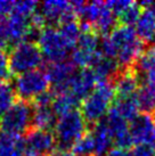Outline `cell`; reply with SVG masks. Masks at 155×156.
<instances>
[{
    "label": "cell",
    "instance_id": "5b68a950",
    "mask_svg": "<svg viewBox=\"0 0 155 156\" xmlns=\"http://www.w3.org/2000/svg\"><path fill=\"white\" fill-rule=\"evenodd\" d=\"M33 111L32 103L16 99L12 107L0 117V131L18 136L24 134L32 128Z\"/></svg>",
    "mask_w": 155,
    "mask_h": 156
},
{
    "label": "cell",
    "instance_id": "4316f807",
    "mask_svg": "<svg viewBox=\"0 0 155 156\" xmlns=\"http://www.w3.org/2000/svg\"><path fill=\"white\" fill-rule=\"evenodd\" d=\"M98 51L100 55L105 58H113L116 59V49L115 46L111 40L110 35L105 37H99V44H98Z\"/></svg>",
    "mask_w": 155,
    "mask_h": 156
},
{
    "label": "cell",
    "instance_id": "8fae6325",
    "mask_svg": "<svg viewBox=\"0 0 155 156\" xmlns=\"http://www.w3.org/2000/svg\"><path fill=\"white\" fill-rule=\"evenodd\" d=\"M155 128V119L153 115L138 114L129 123V132L134 145L150 144Z\"/></svg>",
    "mask_w": 155,
    "mask_h": 156
},
{
    "label": "cell",
    "instance_id": "ba28073f",
    "mask_svg": "<svg viewBox=\"0 0 155 156\" xmlns=\"http://www.w3.org/2000/svg\"><path fill=\"white\" fill-rule=\"evenodd\" d=\"M77 69L73 62L67 59L48 64L46 67V74L50 82V90L55 96L69 92L72 78L78 72Z\"/></svg>",
    "mask_w": 155,
    "mask_h": 156
},
{
    "label": "cell",
    "instance_id": "5bb4252c",
    "mask_svg": "<svg viewBox=\"0 0 155 156\" xmlns=\"http://www.w3.org/2000/svg\"><path fill=\"white\" fill-rule=\"evenodd\" d=\"M90 132L94 138V156H106L112 149L113 138L104 119L91 128Z\"/></svg>",
    "mask_w": 155,
    "mask_h": 156
},
{
    "label": "cell",
    "instance_id": "8992f818",
    "mask_svg": "<svg viewBox=\"0 0 155 156\" xmlns=\"http://www.w3.org/2000/svg\"><path fill=\"white\" fill-rule=\"evenodd\" d=\"M50 89V82L46 72L42 69H34L15 78L14 90L16 98L27 103L33 100Z\"/></svg>",
    "mask_w": 155,
    "mask_h": 156
},
{
    "label": "cell",
    "instance_id": "7a4b0ae2",
    "mask_svg": "<svg viewBox=\"0 0 155 156\" xmlns=\"http://www.w3.org/2000/svg\"><path fill=\"white\" fill-rule=\"evenodd\" d=\"M116 49V61L121 67H131L146 51V44L138 38L134 26H116L110 35Z\"/></svg>",
    "mask_w": 155,
    "mask_h": 156
},
{
    "label": "cell",
    "instance_id": "83f0119b",
    "mask_svg": "<svg viewBox=\"0 0 155 156\" xmlns=\"http://www.w3.org/2000/svg\"><path fill=\"white\" fill-rule=\"evenodd\" d=\"M12 78V73L9 69L8 55L7 51L0 49V81H8Z\"/></svg>",
    "mask_w": 155,
    "mask_h": 156
},
{
    "label": "cell",
    "instance_id": "d6a6232c",
    "mask_svg": "<svg viewBox=\"0 0 155 156\" xmlns=\"http://www.w3.org/2000/svg\"><path fill=\"white\" fill-rule=\"evenodd\" d=\"M50 156H73L71 151H62V149H55L50 154Z\"/></svg>",
    "mask_w": 155,
    "mask_h": 156
},
{
    "label": "cell",
    "instance_id": "ac0fdd59",
    "mask_svg": "<svg viewBox=\"0 0 155 156\" xmlns=\"http://www.w3.org/2000/svg\"><path fill=\"white\" fill-rule=\"evenodd\" d=\"M91 69L95 72L97 82L98 81H110V82H112L123 67H121L116 59L100 57L99 61Z\"/></svg>",
    "mask_w": 155,
    "mask_h": 156
},
{
    "label": "cell",
    "instance_id": "4fadbf2b",
    "mask_svg": "<svg viewBox=\"0 0 155 156\" xmlns=\"http://www.w3.org/2000/svg\"><path fill=\"white\" fill-rule=\"evenodd\" d=\"M71 12H73L71 2L63 0H52L40 4V14L46 20L47 26L58 25L60 20Z\"/></svg>",
    "mask_w": 155,
    "mask_h": 156
},
{
    "label": "cell",
    "instance_id": "7c38bea8",
    "mask_svg": "<svg viewBox=\"0 0 155 156\" xmlns=\"http://www.w3.org/2000/svg\"><path fill=\"white\" fill-rule=\"evenodd\" d=\"M115 95L117 97H132L139 88L138 75L132 67L122 69L116 78L112 81Z\"/></svg>",
    "mask_w": 155,
    "mask_h": 156
},
{
    "label": "cell",
    "instance_id": "1f68e13d",
    "mask_svg": "<svg viewBox=\"0 0 155 156\" xmlns=\"http://www.w3.org/2000/svg\"><path fill=\"white\" fill-rule=\"evenodd\" d=\"M106 156H132V155H131V152H129L128 149H122V148L115 147V148H112L107 153Z\"/></svg>",
    "mask_w": 155,
    "mask_h": 156
},
{
    "label": "cell",
    "instance_id": "277c9868",
    "mask_svg": "<svg viewBox=\"0 0 155 156\" xmlns=\"http://www.w3.org/2000/svg\"><path fill=\"white\" fill-rule=\"evenodd\" d=\"M43 55L38 44L23 41L9 49L8 64L12 75L18 76L38 69L42 64Z\"/></svg>",
    "mask_w": 155,
    "mask_h": 156
},
{
    "label": "cell",
    "instance_id": "30bf717a",
    "mask_svg": "<svg viewBox=\"0 0 155 156\" xmlns=\"http://www.w3.org/2000/svg\"><path fill=\"white\" fill-rule=\"evenodd\" d=\"M97 84V78L92 69H82L77 72L72 78L70 84L69 94L73 96L77 100L82 103L92 91Z\"/></svg>",
    "mask_w": 155,
    "mask_h": 156
},
{
    "label": "cell",
    "instance_id": "44dd1931",
    "mask_svg": "<svg viewBox=\"0 0 155 156\" xmlns=\"http://www.w3.org/2000/svg\"><path fill=\"white\" fill-rule=\"evenodd\" d=\"M117 22H119L117 17L113 14V12L108 8L106 2H105L103 10L99 15L98 20L96 21V23L92 26V29H94L96 34L100 35V37L110 35L116 29Z\"/></svg>",
    "mask_w": 155,
    "mask_h": 156
},
{
    "label": "cell",
    "instance_id": "cb8c5ba5",
    "mask_svg": "<svg viewBox=\"0 0 155 156\" xmlns=\"http://www.w3.org/2000/svg\"><path fill=\"white\" fill-rule=\"evenodd\" d=\"M71 153L73 156H94V138L90 130L74 144Z\"/></svg>",
    "mask_w": 155,
    "mask_h": 156
},
{
    "label": "cell",
    "instance_id": "ffe728a7",
    "mask_svg": "<svg viewBox=\"0 0 155 156\" xmlns=\"http://www.w3.org/2000/svg\"><path fill=\"white\" fill-rule=\"evenodd\" d=\"M120 116H122L125 121H132L138 115L139 107H138L136 96L132 97H115L111 106Z\"/></svg>",
    "mask_w": 155,
    "mask_h": 156
},
{
    "label": "cell",
    "instance_id": "d6986e66",
    "mask_svg": "<svg viewBox=\"0 0 155 156\" xmlns=\"http://www.w3.org/2000/svg\"><path fill=\"white\" fill-rule=\"evenodd\" d=\"M33 120L32 126L37 129L47 131H54V128L57 123V115L54 113L52 106L35 107L33 106Z\"/></svg>",
    "mask_w": 155,
    "mask_h": 156
},
{
    "label": "cell",
    "instance_id": "6da1fadb",
    "mask_svg": "<svg viewBox=\"0 0 155 156\" xmlns=\"http://www.w3.org/2000/svg\"><path fill=\"white\" fill-rule=\"evenodd\" d=\"M115 90L110 81H98L95 90L81 103V114L88 128H92L96 123L106 116L115 99Z\"/></svg>",
    "mask_w": 155,
    "mask_h": 156
},
{
    "label": "cell",
    "instance_id": "2e32d148",
    "mask_svg": "<svg viewBox=\"0 0 155 156\" xmlns=\"http://www.w3.org/2000/svg\"><path fill=\"white\" fill-rule=\"evenodd\" d=\"M0 156H25L24 138L0 131Z\"/></svg>",
    "mask_w": 155,
    "mask_h": 156
},
{
    "label": "cell",
    "instance_id": "484cf974",
    "mask_svg": "<svg viewBox=\"0 0 155 156\" xmlns=\"http://www.w3.org/2000/svg\"><path fill=\"white\" fill-rule=\"evenodd\" d=\"M142 9L138 6L137 2H132L128 8L125 9L123 13L121 14L120 16L117 17L119 22L122 25L125 26H134L137 24L138 20L140 17Z\"/></svg>",
    "mask_w": 155,
    "mask_h": 156
},
{
    "label": "cell",
    "instance_id": "e0dca14e",
    "mask_svg": "<svg viewBox=\"0 0 155 156\" xmlns=\"http://www.w3.org/2000/svg\"><path fill=\"white\" fill-rule=\"evenodd\" d=\"M135 96L140 112L155 115V82L140 83Z\"/></svg>",
    "mask_w": 155,
    "mask_h": 156
},
{
    "label": "cell",
    "instance_id": "9c48e42d",
    "mask_svg": "<svg viewBox=\"0 0 155 156\" xmlns=\"http://www.w3.org/2000/svg\"><path fill=\"white\" fill-rule=\"evenodd\" d=\"M25 154L33 155H47L52 154L57 148V141L54 131H47L31 128L24 133Z\"/></svg>",
    "mask_w": 155,
    "mask_h": 156
},
{
    "label": "cell",
    "instance_id": "d590c367",
    "mask_svg": "<svg viewBox=\"0 0 155 156\" xmlns=\"http://www.w3.org/2000/svg\"><path fill=\"white\" fill-rule=\"evenodd\" d=\"M25 156H45V155H33V154H25Z\"/></svg>",
    "mask_w": 155,
    "mask_h": 156
},
{
    "label": "cell",
    "instance_id": "9a60e30c",
    "mask_svg": "<svg viewBox=\"0 0 155 156\" xmlns=\"http://www.w3.org/2000/svg\"><path fill=\"white\" fill-rule=\"evenodd\" d=\"M135 30L138 38L145 44L155 40V12L152 7L142 9Z\"/></svg>",
    "mask_w": 155,
    "mask_h": 156
},
{
    "label": "cell",
    "instance_id": "3957f363",
    "mask_svg": "<svg viewBox=\"0 0 155 156\" xmlns=\"http://www.w3.org/2000/svg\"><path fill=\"white\" fill-rule=\"evenodd\" d=\"M87 128L86 121L81 112L78 109L59 116L54 128V134L57 141L56 149L71 151L74 144L88 132Z\"/></svg>",
    "mask_w": 155,
    "mask_h": 156
},
{
    "label": "cell",
    "instance_id": "7402d4cb",
    "mask_svg": "<svg viewBox=\"0 0 155 156\" xmlns=\"http://www.w3.org/2000/svg\"><path fill=\"white\" fill-rule=\"evenodd\" d=\"M79 104H80L79 100L75 99L71 94L66 92V94H60V95L55 96L52 108L57 116H63L72 111H75Z\"/></svg>",
    "mask_w": 155,
    "mask_h": 156
},
{
    "label": "cell",
    "instance_id": "52a82bcc",
    "mask_svg": "<svg viewBox=\"0 0 155 156\" xmlns=\"http://www.w3.org/2000/svg\"><path fill=\"white\" fill-rule=\"evenodd\" d=\"M38 46L49 63L66 61L67 54L71 50L55 26H46L43 29L39 38Z\"/></svg>",
    "mask_w": 155,
    "mask_h": 156
},
{
    "label": "cell",
    "instance_id": "e575fe53",
    "mask_svg": "<svg viewBox=\"0 0 155 156\" xmlns=\"http://www.w3.org/2000/svg\"><path fill=\"white\" fill-rule=\"evenodd\" d=\"M150 49H151L152 51H153V52H154V54H155V40H154V41H153V42H152V47L150 48Z\"/></svg>",
    "mask_w": 155,
    "mask_h": 156
},
{
    "label": "cell",
    "instance_id": "4dcf8cb0",
    "mask_svg": "<svg viewBox=\"0 0 155 156\" xmlns=\"http://www.w3.org/2000/svg\"><path fill=\"white\" fill-rule=\"evenodd\" d=\"M13 6H14L13 1H5V0H0V18L7 17V15L12 13V10H13Z\"/></svg>",
    "mask_w": 155,
    "mask_h": 156
},
{
    "label": "cell",
    "instance_id": "d4e9b609",
    "mask_svg": "<svg viewBox=\"0 0 155 156\" xmlns=\"http://www.w3.org/2000/svg\"><path fill=\"white\" fill-rule=\"evenodd\" d=\"M39 4L37 1H32V0H24V1H17L14 2L13 10L10 14L21 16L23 18L30 20L32 15L38 12Z\"/></svg>",
    "mask_w": 155,
    "mask_h": 156
},
{
    "label": "cell",
    "instance_id": "836d02e7",
    "mask_svg": "<svg viewBox=\"0 0 155 156\" xmlns=\"http://www.w3.org/2000/svg\"><path fill=\"white\" fill-rule=\"evenodd\" d=\"M150 145L155 148V128H154V131H153V134H152V138H151V141H150Z\"/></svg>",
    "mask_w": 155,
    "mask_h": 156
},
{
    "label": "cell",
    "instance_id": "8d00e7d4",
    "mask_svg": "<svg viewBox=\"0 0 155 156\" xmlns=\"http://www.w3.org/2000/svg\"><path fill=\"white\" fill-rule=\"evenodd\" d=\"M152 8H153V10H154V12H155V4L153 5V6H152Z\"/></svg>",
    "mask_w": 155,
    "mask_h": 156
},
{
    "label": "cell",
    "instance_id": "f546056e",
    "mask_svg": "<svg viewBox=\"0 0 155 156\" xmlns=\"http://www.w3.org/2000/svg\"><path fill=\"white\" fill-rule=\"evenodd\" d=\"M132 156H155V148L151 146L150 144H142V145H136L132 151Z\"/></svg>",
    "mask_w": 155,
    "mask_h": 156
},
{
    "label": "cell",
    "instance_id": "f1b7e54d",
    "mask_svg": "<svg viewBox=\"0 0 155 156\" xmlns=\"http://www.w3.org/2000/svg\"><path fill=\"white\" fill-rule=\"evenodd\" d=\"M132 4V1H127V0H113V1H106L107 7L113 12V14L116 17H119L121 14L124 12L125 9Z\"/></svg>",
    "mask_w": 155,
    "mask_h": 156
},
{
    "label": "cell",
    "instance_id": "603a6c76",
    "mask_svg": "<svg viewBox=\"0 0 155 156\" xmlns=\"http://www.w3.org/2000/svg\"><path fill=\"white\" fill-rule=\"evenodd\" d=\"M16 99L13 86L8 81H0V115L8 111Z\"/></svg>",
    "mask_w": 155,
    "mask_h": 156
}]
</instances>
